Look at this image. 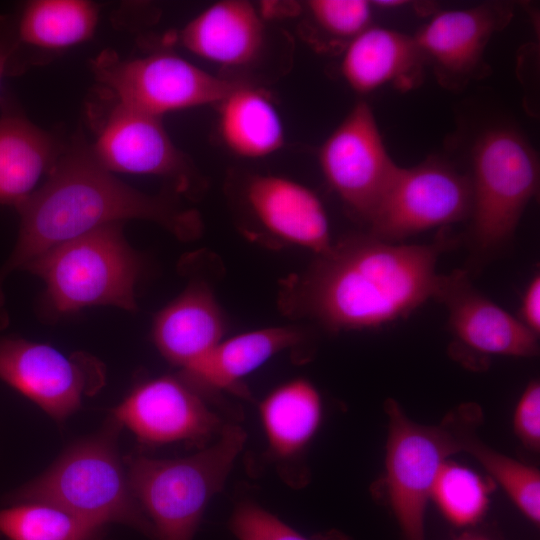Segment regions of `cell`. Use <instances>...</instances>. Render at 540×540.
I'll return each instance as SVG.
<instances>
[{
  "label": "cell",
  "instance_id": "cell-20",
  "mask_svg": "<svg viewBox=\"0 0 540 540\" xmlns=\"http://www.w3.org/2000/svg\"><path fill=\"white\" fill-rule=\"evenodd\" d=\"M62 147L19 109L6 105L0 116V204L18 206L36 191Z\"/></svg>",
  "mask_w": 540,
  "mask_h": 540
},
{
  "label": "cell",
  "instance_id": "cell-15",
  "mask_svg": "<svg viewBox=\"0 0 540 540\" xmlns=\"http://www.w3.org/2000/svg\"><path fill=\"white\" fill-rule=\"evenodd\" d=\"M510 11L502 4H480L434 14L414 36L425 59L448 84L464 83L480 74L485 48L503 28Z\"/></svg>",
  "mask_w": 540,
  "mask_h": 540
},
{
  "label": "cell",
  "instance_id": "cell-9",
  "mask_svg": "<svg viewBox=\"0 0 540 540\" xmlns=\"http://www.w3.org/2000/svg\"><path fill=\"white\" fill-rule=\"evenodd\" d=\"M471 203L469 177L443 160L429 158L413 167H399L368 224L369 233L398 243L469 219Z\"/></svg>",
  "mask_w": 540,
  "mask_h": 540
},
{
  "label": "cell",
  "instance_id": "cell-25",
  "mask_svg": "<svg viewBox=\"0 0 540 540\" xmlns=\"http://www.w3.org/2000/svg\"><path fill=\"white\" fill-rule=\"evenodd\" d=\"M494 487L488 476L449 459L436 477L430 501L450 525L471 528L487 514Z\"/></svg>",
  "mask_w": 540,
  "mask_h": 540
},
{
  "label": "cell",
  "instance_id": "cell-4",
  "mask_svg": "<svg viewBox=\"0 0 540 540\" xmlns=\"http://www.w3.org/2000/svg\"><path fill=\"white\" fill-rule=\"evenodd\" d=\"M245 441L242 427L227 424L214 443L187 457H126L131 490L152 524L155 540H193Z\"/></svg>",
  "mask_w": 540,
  "mask_h": 540
},
{
  "label": "cell",
  "instance_id": "cell-2",
  "mask_svg": "<svg viewBox=\"0 0 540 540\" xmlns=\"http://www.w3.org/2000/svg\"><path fill=\"white\" fill-rule=\"evenodd\" d=\"M20 215L17 243L0 269L9 273L69 240L130 219L156 222L182 240L197 237L201 220L166 195H148L119 180L95 158L90 145L75 139L62 147L46 182L15 207Z\"/></svg>",
  "mask_w": 540,
  "mask_h": 540
},
{
  "label": "cell",
  "instance_id": "cell-27",
  "mask_svg": "<svg viewBox=\"0 0 540 540\" xmlns=\"http://www.w3.org/2000/svg\"><path fill=\"white\" fill-rule=\"evenodd\" d=\"M100 529L45 503L0 508V534L9 540H96Z\"/></svg>",
  "mask_w": 540,
  "mask_h": 540
},
{
  "label": "cell",
  "instance_id": "cell-17",
  "mask_svg": "<svg viewBox=\"0 0 540 540\" xmlns=\"http://www.w3.org/2000/svg\"><path fill=\"white\" fill-rule=\"evenodd\" d=\"M179 37L186 49L207 61L243 66L260 54L265 27L250 2L223 0L210 5L189 21Z\"/></svg>",
  "mask_w": 540,
  "mask_h": 540
},
{
  "label": "cell",
  "instance_id": "cell-21",
  "mask_svg": "<svg viewBox=\"0 0 540 540\" xmlns=\"http://www.w3.org/2000/svg\"><path fill=\"white\" fill-rule=\"evenodd\" d=\"M302 340V332L291 326L245 332L220 341L209 353L183 370V377L197 387L241 393L239 382L243 377Z\"/></svg>",
  "mask_w": 540,
  "mask_h": 540
},
{
  "label": "cell",
  "instance_id": "cell-1",
  "mask_svg": "<svg viewBox=\"0 0 540 540\" xmlns=\"http://www.w3.org/2000/svg\"><path fill=\"white\" fill-rule=\"evenodd\" d=\"M454 244L442 231L427 244L388 242L369 232L344 237L286 282L282 307L335 332L399 320L433 298L438 259Z\"/></svg>",
  "mask_w": 540,
  "mask_h": 540
},
{
  "label": "cell",
  "instance_id": "cell-31",
  "mask_svg": "<svg viewBox=\"0 0 540 540\" xmlns=\"http://www.w3.org/2000/svg\"><path fill=\"white\" fill-rule=\"evenodd\" d=\"M519 320L533 333H540V276L535 274L527 285L520 305Z\"/></svg>",
  "mask_w": 540,
  "mask_h": 540
},
{
  "label": "cell",
  "instance_id": "cell-19",
  "mask_svg": "<svg viewBox=\"0 0 540 540\" xmlns=\"http://www.w3.org/2000/svg\"><path fill=\"white\" fill-rule=\"evenodd\" d=\"M425 62L414 37L371 25L349 41L341 73L354 91L370 93L391 83L412 84Z\"/></svg>",
  "mask_w": 540,
  "mask_h": 540
},
{
  "label": "cell",
  "instance_id": "cell-26",
  "mask_svg": "<svg viewBox=\"0 0 540 540\" xmlns=\"http://www.w3.org/2000/svg\"><path fill=\"white\" fill-rule=\"evenodd\" d=\"M462 452L482 466L495 486L501 487L528 521L539 525L540 472L537 468L489 447L473 434V430L465 435Z\"/></svg>",
  "mask_w": 540,
  "mask_h": 540
},
{
  "label": "cell",
  "instance_id": "cell-28",
  "mask_svg": "<svg viewBox=\"0 0 540 540\" xmlns=\"http://www.w3.org/2000/svg\"><path fill=\"white\" fill-rule=\"evenodd\" d=\"M229 528L238 540H351L337 530L306 536L249 500L236 505L229 520Z\"/></svg>",
  "mask_w": 540,
  "mask_h": 540
},
{
  "label": "cell",
  "instance_id": "cell-23",
  "mask_svg": "<svg viewBox=\"0 0 540 540\" xmlns=\"http://www.w3.org/2000/svg\"><path fill=\"white\" fill-rule=\"evenodd\" d=\"M219 105V132L234 154L262 158L283 146L280 115L262 90L240 83Z\"/></svg>",
  "mask_w": 540,
  "mask_h": 540
},
{
  "label": "cell",
  "instance_id": "cell-22",
  "mask_svg": "<svg viewBox=\"0 0 540 540\" xmlns=\"http://www.w3.org/2000/svg\"><path fill=\"white\" fill-rule=\"evenodd\" d=\"M260 417L270 455L292 460L302 454L321 425L322 399L311 382L295 379L266 396L260 404Z\"/></svg>",
  "mask_w": 540,
  "mask_h": 540
},
{
  "label": "cell",
  "instance_id": "cell-12",
  "mask_svg": "<svg viewBox=\"0 0 540 540\" xmlns=\"http://www.w3.org/2000/svg\"><path fill=\"white\" fill-rule=\"evenodd\" d=\"M433 299L447 310L453 336L450 350L458 359L470 363L472 357L538 354L539 336L475 288L466 270L440 274Z\"/></svg>",
  "mask_w": 540,
  "mask_h": 540
},
{
  "label": "cell",
  "instance_id": "cell-6",
  "mask_svg": "<svg viewBox=\"0 0 540 540\" xmlns=\"http://www.w3.org/2000/svg\"><path fill=\"white\" fill-rule=\"evenodd\" d=\"M539 162L534 149L517 131L494 127L472 150L469 242L482 262L513 237L521 216L539 189Z\"/></svg>",
  "mask_w": 540,
  "mask_h": 540
},
{
  "label": "cell",
  "instance_id": "cell-33",
  "mask_svg": "<svg viewBox=\"0 0 540 540\" xmlns=\"http://www.w3.org/2000/svg\"><path fill=\"white\" fill-rule=\"evenodd\" d=\"M454 540H493V539L481 533L466 531Z\"/></svg>",
  "mask_w": 540,
  "mask_h": 540
},
{
  "label": "cell",
  "instance_id": "cell-29",
  "mask_svg": "<svg viewBox=\"0 0 540 540\" xmlns=\"http://www.w3.org/2000/svg\"><path fill=\"white\" fill-rule=\"evenodd\" d=\"M371 6L364 0H311L307 3L319 28L330 36L348 41L371 26Z\"/></svg>",
  "mask_w": 540,
  "mask_h": 540
},
{
  "label": "cell",
  "instance_id": "cell-32",
  "mask_svg": "<svg viewBox=\"0 0 540 540\" xmlns=\"http://www.w3.org/2000/svg\"><path fill=\"white\" fill-rule=\"evenodd\" d=\"M1 23L2 20H0V27ZM17 44L15 40L11 41L0 36V85L7 68H9L11 58L17 49Z\"/></svg>",
  "mask_w": 540,
  "mask_h": 540
},
{
  "label": "cell",
  "instance_id": "cell-3",
  "mask_svg": "<svg viewBox=\"0 0 540 540\" xmlns=\"http://www.w3.org/2000/svg\"><path fill=\"white\" fill-rule=\"evenodd\" d=\"M120 427L111 417L101 432L69 447L43 474L14 491L9 501L53 505L99 528L126 524L154 539L118 453Z\"/></svg>",
  "mask_w": 540,
  "mask_h": 540
},
{
  "label": "cell",
  "instance_id": "cell-8",
  "mask_svg": "<svg viewBox=\"0 0 540 540\" xmlns=\"http://www.w3.org/2000/svg\"><path fill=\"white\" fill-rule=\"evenodd\" d=\"M91 69L116 102L160 118L172 111L219 104L240 84L168 52L121 59L107 50L92 60Z\"/></svg>",
  "mask_w": 540,
  "mask_h": 540
},
{
  "label": "cell",
  "instance_id": "cell-30",
  "mask_svg": "<svg viewBox=\"0 0 540 540\" xmlns=\"http://www.w3.org/2000/svg\"><path fill=\"white\" fill-rule=\"evenodd\" d=\"M513 432L532 452L540 450V383L530 381L521 393L512 416Z\"/></svg>",
  "mask_w": 540,
  "mask_h": 540
},
{
  "label": "cell",
  "instance_id": "cell-18",
  "mask_svg": "<svg viewBox=\"0 0 540 540\" xmlns=\"http://www.w3.org/2000/svg\"><path fill=\"white\" fill-rule=\"evenodd\" d=\"M224 333L221 309L210 288L197 282L155 317L154 342L170 363L187 369L209 353Z\"/></svg>",
  "mask_w": 540,
  "mask_h": 540
},
{
  "label": "cell",
  "instance_id": "cell-11",
  "mask_svg": "<svg viewBox=\"0 0 540 540\" xmlns=\"http://www.w3.org/2000/svg\"><path fill=\"white\" fill-rule=\"evenodd\" d=\"M0 378L56 420L74 413L85 396L105 383V368L95 357L22 339L0 340Z\"/></svg>",
  "mask_w": 540,
  "mask_h": 540
},
{
  "label": "cell",
  "instance_id": "cell-14",
  "mask_svg": "<svg viewBox=\"0 0 540 540\" xmlns=\"http://www.w3.org/2000/svg\"><path fill=\"white\" fill-rule=\"evenodd\" d=\"M90 147L97 161L112 173L163 177L185 194L196 189L197 172L175 146L160 117L115 101Z\"/></svg>",
  "mask_w": 540,
  "mask_h": 540
},
{
  "label": "cell",
  "instance_id": "cell-16",
  "mask_svg": "<svg viewBox=\"0 0 540 540\" xmlns=\"http://www.w3.org/2000/svg\"><path fill=\"white\" fill-rule=\"evenodd\" d=\"M246 200L258 221L276 237L317 255L331 247L323 204L302 184L280 176L255 175L247 182Z\"/></svg>",
  "mask_w": 540,
  "mask_h": 540
},
{
  "label": "cell",
  "instance_id": "cell-7",
  "mask_svg": "<svg viewBox=\"0 0 540 540\" xmlns=\"http://www.w3.org/2000/svg\"><path fill=\"white\" fill-rule=\"evenodd\" d=\"M23 269L47 286L53 309L68 313L92 305L136 309L137 255L126 242L122 223H112L58 245Z\"/></svg>",
  "mask_w": 540,
  "mask_h": 540
},
{
  "label": "cell",
  "instance_id": "cell-13",
  "mask_svg": "<svg viewBox=\"0 0 540 540\" xmlns=\"http://www.w3.org/2000/svg\"><path fill=\"white\" fill-rule=\"evenodd\" d=\"M112 417L146 444L184 442L205 446L224 427L198 387L183 376H163L138 385Z\"/></svg>",
  "mask_w": 540,
  "mask_h": 540
},
{
  "label": "cell",
  "instance_id": "cell-24",
  "mask_svg": "<svg viewBox=\"0 0 540 540\" xmlns=\"http://www.w3.org/2000/svg\"><path fill=\"white\" fill-rule=\"evenodd\" d=\"M98 17L97 5L86 0L32 1L20 17L18 40L40 49H65L91 38Z\"/></svg>",
  "mask_w": 540,
  "mask_h": 540
},
{
  "label": "cell",
  "instance_id": "cell-5",
  "mask_svg": "<svg viewBox=\"0 0 540 540\" xmlns=\"http://www.w3.org/2000/svg\"><path fill=\"white\" fill-rule=\"evenodd\" d=\"M384 410L388 503L403 540H426L425 515L436 477L452 455L462 452L465 435L479 423L480 409L461 406L437 425L413 421L392 398L385 401Z\"/></svg>",
  "mask_w": 540,
  "mask_h": 540
},
{
  "label": "cell",
  "instance_id": "cell-10",
  "mask_svg": "<svg viewBox=\"0 0 540 540\" xmlns=\"http://www.w3.org/2000/svg\"><path fill=\"white\" fill-rule=\"evenodd\" d=\"M318 160L329 186L369 224L399 166L387 152L367 103H357L332 131L319 149Z\"/></svg>",
  "mask_w": 540,
  "mask_h": 540
}]
</instances>
